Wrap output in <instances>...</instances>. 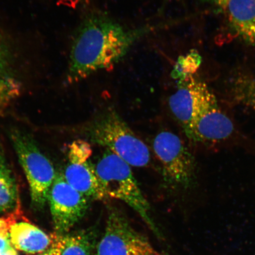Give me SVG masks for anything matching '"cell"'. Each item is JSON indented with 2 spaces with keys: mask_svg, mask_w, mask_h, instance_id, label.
Returning a JSON list of instances; mask_svg holds the SVG:
<instances>
[{
  "mask_svg": "<svg viewBox=\"0 0 255 255\" xmlns=\"http://www.w3.org/2000/svg\"><path fill=\"white\" fill-rule=\"evenodd\" d=\"M165 25L148 24L127 28L104 12H89L80 24L73 40L67 81L73 84L96 73L112 71L137 42Z\"/></svg>",
  "mask_w": 255,
  "mask_h": 255,
  "instance_id": "6da1fadb",
  "label": "cell"
},
{
  "mask_svg": "<svg viewBox=\"0 0 255 255\" xmlns=\"http://www.w3.org/2000/svg\"><path fill=\"white\" fill-rule=\"evenodd\" d=\"M86 132L92 142L113 152L130 166L144 167L150 162L147 145L113 108L99 114Z\"/></svg>",
  "mask_w": 255,
  "mask_h": 255,
  "instance_id": "7a4b0ae2",
  "label": "cell"
},
{
  "mask_svg": "<svg viewBox=\"0 0 255 255\" xmlns=\"http://www.w3.org/2000/svg\"><path fill=\"white\" fill-rule=\"evenodd\" d=\"M94 168L108 198L126 203L141 216L153 232L158 234L151 217L150 206L140 189L130 165L106 149Z\"/></svg>",
  "mask_w": 255,
  "mask_h": 255,
  "instance_id": "3957f363",
  "label": "cell"
},
{
  "mask_svg": "<svg viewBox=\"0 0 255 255\" xmlns=\"http://www.w3.org/2000/svg\"><path fill=\"white\" fill-rule=\"evenodd\" d=\"M11 141L29 186L31 205L43 209L57 173L53 165L27 133L13 129Z\"/></svg>",
  "mask_w": 255,
  "mask_h": 255,
  "instance_id": "277c9868",
  "label": "cell"
},
{
  "mask_svg": "<svg viewBox=\"0 0 255 255\" xmlns=\"http://www.w3.org/2000/svg\"><path fill=\"white\" fill-rule=\"evenodd\" d=\"M152 149L167 186L174 190L189 189L196 178V162L182 139L164 130L153 140Z\"/></svg>",
  "mask_w": 255,
  "mask_h": 255,
  "instance_id": "5b68a950",
  "label": "cell"
},
{
  "mask_svg": "<svg viewBox=\"0 0 255 255\" xmlns=\"http://www.w3.org/2000/svg\"><path fill=\"white\" fill-rule=\"evenodd\" d=\"M96 255H159L149 242L130 225L116 207L108 210L106 228Z\"/></svg>",
  "mask_w": 255,
  "mask_h": 255,
  "instance_id": "8992f818",
  "label": "cell"
},
{
  "mask_svg": "<svg viewBox=\"0 0 255 255\" xmlns=\"http://www.w3.org/2000/svg\"><path fill=\"white\" fill-rule=\"evenodd\" d=\"M89 202L67 183L63 174L57 173L47 198L55 232L65 235L71 230L87 213Z\"/></svg>",
  "mask_w": 255,
  "mask_h": 255,
  "instance_id": "52a82bcc",
  "label": "cell"
},
{
  "mask_svg": "<svg viewBox=\"0 0 255 255\" xmlns=\"http://www.w3.org/2000/svg\"><path fill=\"white\" fill-rule=\"evenodd\" d=\"M209 88L195 75L177 82V88L169 99V107L175 120L190 139L194 120Z\"/></svg>",
  "mask_w": 255,
  "mask_h": 255,
  "instance_id": "ba28073f",
  "label": "cell"
},
{
  "mask_svg": "<svg viewBox=\"0 0 255 255\" xmlns=\"http://www.w3.org/2000/svg\"><path fill=\"white\" fill-rule=\"evenodd\" d=\"M234 131V124L223 113L209 89L194 120L190 139L200 142H218L228 139Z\"/></svg>",
  "mask_w": 255,
  "mask_h": 255,
  "instance_id": "9c48e42d",
  "label": "cell"
},
{
  "mask_svg": "<svg viewBox=\"0 0 255 255\" xmlns=\"http://www.w3.org/2000/svg\"><path fill=\"white\" fill-rule=\"evenodd\" d=\"M63 175L70 186L89 201L109 199L96 173L94 165L88 161L69 160Z\"/></svg>",
  "mask_w": 255,
  "mask_h": 255,
  "instance_id": "30bf717a",
  "label": "cell"
},
{
  "mask_svg": "<svg viewBox=\"0 0 255 255\" xmlns=\"http://www.w3.org/2000/svg\"><path fill=\"white\" fill-rule=\"evenodd\" d=\"M229 25L242 41L255 47V1L229 0L225 9Z\"/></svg>",
  "mask_w": 255,
  "mask_h": 255,
  "instance_id": "8fae6325",
  "label": "cell"
},
{
  "mask_svg": "<svg viewBox=\"0 0 255 255\" xmlns=\"http://www.w3.org/2000/svg\"><path fill=\"white\" fill-rule=\"evenodd\" d=\"M10 241L16 250L30 254L43 253L50 248L53 234L48 235L27 222H17L10 230Z\"/></svg>",
  "mask_w": 255,
  "mask_h": 255,
  "instance_id": "7c38bea8",
  "label": "cell"
},
{
  "mask_svg": "<svg viewBox=\"0 0 255 255\" xmlns=\"http://www.w3.org/2000/svg\"><path fill=\"white\" fill-rule=\"evenodd\" d=\"M20 92V85L12 71L7 51L0 39V118Z\"/></svg>",
  "mask_w": 255,
  "mask_h": 255,
  "instance_id": "4fadbf2b",
  "label": "cell"
},
{
  "mask_svg": "<svg viewBox=\"0 0 255 255\" xmlns=\"http://www.w3.org/2000/svg\"><path fill=\"white\" fill-rule=\"evenodd\" d=\"M20 207L17 183L0 143V215Z\"/></svg>",
  "mask_w": 255,
  "mask_h": 255,
  "instance_id": "5bb4252c",
  "label": "cell"
},
{
  "mask_svg": "<svg viewBox=\"0 0 255 255\" xmlns=\"http://www.w3.org/2000/svg\"><path fill=\"white\" fill-rule=\"evenodd\" d=\"M94 245V237L87 232L65 235L61 255H91Z\"/></svg>",
  "mask_w": 255,
  "mask_h": 255,
  "instance_id": "9a60e30c",
  "label": "cell"
},
{
  "mask_svg": "<svg viewBox=\"0 0 255 255\" xmlns=\"http://www.w3.org/2000/svg\"><path fill=\"white\" fill-rule=\"evenodd\" d=\"M202 62L198 51L191 50L186 55L178 57L171 72V78L178 82L195 75Z\"/></svg>",
  "mask_w": 255,
  "mask_h": 255,
  "instance_id": "2e32d148",
  "label": "cell"
},
{
  "mask_svg": "<svg viewBox=\"0 0 255 255\" xmlns=\"http://www.w3.org/2000/svg\"><path fill=\"white\" fill-rule=\"evenodd\" d=\"M22 218L20 208L0 218V255L13 248L10 241V230L12 226Z\"/></svg>",
  "mask_w": 255,
  "mask_h": 255,
  "instance_id": "e0dca14e",
  "label": "cell"
},
{
  "mask_svg": "<svg viewBox=\"0 0 255 255\" xmlns=\"http://www.w3.org/2000/svg\"><path fill=\"white\" fill-rule=\"evenodd\" d=\"M89 143L79 140L73 142L69 146V160L87 161L91 154Z\"/></svg>",
  "mask_w": 255,
  "mask_h": 255,
  "instance_id": "ac0fdd59",
  "label": "cell"
},
{
  "mask_svg": "<svg viewBox=\"0 0 255 255\" xmlns=\"http://www.w3.org/2000/svg\"><path fill=\"white\" fill-rule=\"evenodd\" d=\"M64 243H65V235L53 233V241L50 248L43 253L37 255H61Z\"/></svg>",
  "mask_w": 255,
  "mask_h": 255,
  "instance_id": "d6986e66",
  "label": "cell"
},
{
  "mask_svg": "<svg viewBox=\"0 0 255 255\" xmlns=\"http://www.w3.org/2000/svg\"><path fill=\"white\" fill-rule=\"evenodd\" d=\"M203 1L210 3L222 9H225L229 0H203Z\"/></svg>",
  "mask_w": 255,
  "mask_h": 255,
  "instance_id": "ffe728a7",
  "label": "cell"
},
{
  "mask_svg": "<svg viewBox=\"0 0 255 255\" xmlns=\"http://www.w3.org/2000/svg\"><path fill=\"white\" fill-rule=\"evenodd\" d=\"M72 2L75 3V4H77V3L81 2L82 1H84L85 0H71Z\"/></svg>",
  "mask_w": 255,
  "mask_h": 255,
  "instance_id": "44dd1931",
  "label": "cell"
},
{
  "mask_svg": "<svg viewBox=\"0 0 255 255\" xmlns=\"http://www.w3.org/2000/svg\"><path fill=\"white\" fill-rule=\"evenodd\" d=\"M254 1H255V0H254Z\"/></svg>",
  "mask_w": 255,
  "mask_h": 255,
  "instance_id": "7402d4cb",
  "label": "cell"
}]
</instances>
